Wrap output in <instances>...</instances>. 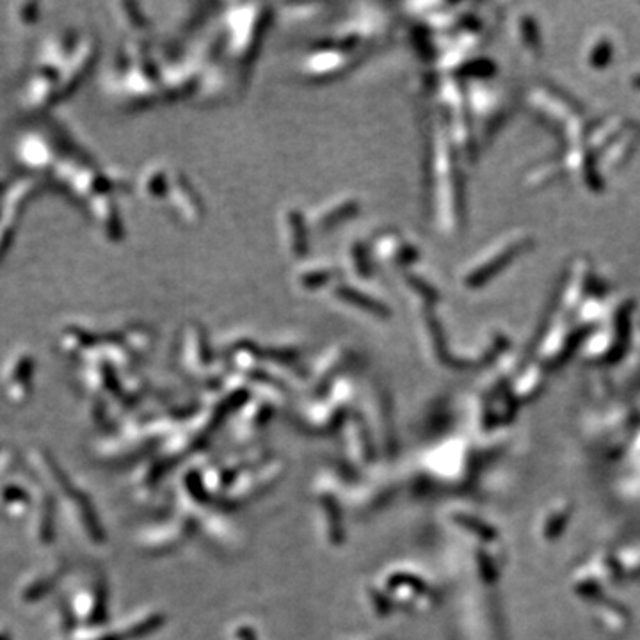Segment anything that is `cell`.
I'll use <instances>...</instances> for the list:
<instances>
[{
	"label": "cell",
	"instance_id": "obj_1",
	"mask_svg": "<svg viewBox=\"0 0 640 640\" xmlns=\"http://www.w3.org/2000/svg\"><path fill=\"white\" fill-rule=\"evenodd\" d=\"M635 84H636V88H640V76H636L635 79Z\"/></svg>",
	"mask_w": 640,
	"mask_h": 640
}]
</instances>
